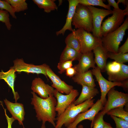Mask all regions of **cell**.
Masks as SVG:
<instances>
[{
	"label": "cell",
	"instance_id": "obj_34",
	"mask_svg": "<svg viewBox=\"0 0 128 128\" xmlns=\"http://www.w3.org/2000/svg\"><path fill=\"white\" fill-rule=\"evenodd\" d=\"M72 60L67 61L63 62H59L58 64L57 67L59 71L58 72L61 74L65 71L68 69L72 67L73 65Z\"/></svg>",
	"mask_w": 128,
	"mask_h": 128
},
{
	"label": "cell",
	"instance_id": "obj_27",
	"mask_svg": "<svg viewBox=\"0 0 128 128\" xmlns=\"http://www.w3.org/2000/svg\"><path fill=\"white\" fill-rule=\"evenodd\" d=\"M121 63L115 61L108 63L106 65V71L108 75V78L117 74L121 70Z\"/></svg>",
	"mask_w": 128,
	"mask_h": 128
},
{
	"label": "cell",
	"instance_id": "obj_32",
	"mask_svg": "<svg viewBox=\"0 0 128 128\" xmlns=\"http://www.w3.org/2000/svg\"><path fill=\"white\" fill-rule=\"evenodd\" d=\"M104 116L101 112L97 114L93 121L92 128H103L105 122L103 119Z\"/></svg>",
	"mask_w": 128,
	"mask_h": 128
},
{
	"label": "cell",
	"instance_id": "obj_25",
	"mask_svg": "<svg viewBox=\"0 0 128 128\" xmlns=\"http://www.w3.org/2000/svg\"><path fill=\"white\" fill-rule=\"evenodd\" d=\"M65 42L66 45V46L70 47L81 53V46L80 43L76 37L74 31L72 32L66 37L65 39Z\"/></svg>",
	"mask_w": 128,
	"mask_h": 128
},
{
	"label": "cell",
	"instance_id": "obj_24",
	"mask_svg": "<svg viewBox=\"0 0 128 128\" xmlns=\"http://www.w3.org/2000/svg\"><path fill=\"white\" fill-rule=\"evenodd\" d=\"M108 79L111 82H120L128 79V66L121 63L120 71L116 74Z\"/></svg>",
	"mask_w": 128,
	"mask_h": 128
},
{
	"label": "cell",
	"instance_id": "obj_43",
	"mask_svg": "<svg viewBox=\"0 0 128 128\" xmlns=\"http://www.w3.org/2000/svg\"><path fill=\"white\" fill-rule=\"evenodd\" d=\"M23 128H25L24 126H23ZM41 128H46L45 125V124L42 123Z\"/></svg>",
	"mask_w": 128,
	"mask_h": 128
},
{
	"label": "cell",
	"instance_id": "obj_28",
	"mask_svg": "<svg viewBox=\"0 0 128 128\" xmlns=\"http://www.w3.org/2000/svg\"><path fill=\"white\" fill-rule=\"evenodd\" d=\"M106 114L108 115L122 118L128 121V112L123 107H118L112 109Z\"/></svg>",
	"mask_w": 128,
	"mask_h": 128
},
{
	"label": "cell",
	"instance_id": "obj_41",
	"mask_svg": "<svg viewBox=\"0 0 128 128\" xmlns=\"http://www.w3.org/2000/svg\"><path fill=\"white\" fill-rule=\"evenodd\" d=\"M103 128H113L110 124L105 121L104 127Z\"/></svg>",
	"mask_w": 128,
	"mask_h": 128
},
{
	"label": "cell",
	"instance_id": "obj_1",
	"mask_svg": "<svg viewBox=\"0 0 128 128\" xmlns=\"http://www.w3.org/2000/svg\"><path fill=\"white\" fill-rule=\"evenodd\" d=\"M31 93L33 97L31 98V104L33 106L37 119L39 121H42L43 124L48 122L55 127L56 115L55 107L57 103L56 98L53 95H51L47 98L42 99L33 91Z\"/></svg>",
	"mask_w": 128,
	"mask_h": 128
},
{
	"label": "cell",
	"instance_id": "obj_3",
	"mask_svg": "<svg viewBox=\"0 0 128 128\" xmlns=\"http://www.w3.org/2000/svg\"><path fill=\"white\" fill-rule=\"evenodd\" d=\"M128 29V17L127 16L123 23L118 29L101 38L103 46L108 52L117 53L119 46Z\"/></svg>",
	"mask_w": 128,
	"mask_h": 128
},
{
	"label": "cell",
	"instance_id": "obj_22",
	"mask_svg": "<svg viewBox=\"0 0 128 128\" xmlns=\"http://www.w3.org/2000/svg\"><path fill=\"white\" fill-rule=\"evenodd\" d=\"M82 54L75 50L66 46L60 55L59 62L69 60L78 61Z\"/></svg>",
	"mask_w": 128,
	"mask_h": 128
},
{
	"label": "cell",
	"instance_id": "obj_7",
	"mask_svg": "<svg viewBox=\"0 0 128 128\" xmlns=\"http://www.w3.org/2000/svg\"><path fill=\"white\" fill-rule=\"evenodd\" d=\"M107 94L108 99L101 111L104 115L112 109L118 107H128V94L116 90L114 87L109 90Z\"/></svg>",
	"mask_w": 128,
	"mask_h": 128
},
{
	"label": "cell",
	"instance_id": "obj_14",
	"mask_svg": "<svg viewBox=\"0 0 128 128\" xmlns=\"http://www.w3.org/2000/svg\"><path fill=\"white\" fill-rule=\"evenodd\" d=\"M31 89L41 98L46 99L53 95L55 89L51 86L46 84L40 78H35L32 82Z\"/></svg>",
	"mask_w": 128,
	"mask_h": 128
},
{
	"label": "cell",
	"instance_id": "obj_42",
	"mask_svg": "<svg viewBox=\"0 0 128 128\" xmlns=\"http://www.w3.org/2000/svg\"><path fill=\"white\" fill-rule=\"evenodd\" d=\"M126 7L125 9L123 10L124 12L125 15L128 16V3L126 5Z\"/></svg>",
	"mask_w": 128,
	"mask_h": 128
},
{
	"label": "cell",
	"instance_id": "obj_29",
	"mask_svg": "<svg viewBox=\"0 0 128 128\" xmlns=\"http://www.w3.org/2000/svg\"><path fill=\"white\" fill-rule=\"evenodd\" d=\"M78 4L86 6H98L111 10V7L108 4L106 5L102 0H78Z\"/></svg>",
	"mask_w": 128,
	"mask_h": 128
},
{
	"label": "cell",
	"instance_id": "obj_23",
	"mask_svg": "<svg viewBox=\"0 0 128 128\" xmlns=\"http://www.w3.org/2000/svg\"><path fill=\"white\" fill-rule=\"evenodd\" d=\"M34 3L40 9H43L44 11L49 13L52 11L57 10L58 7L54 0H33Z\"/></svg>",
	"mask_w": 128,
	"mask_h": 128
},
{
	"label": "cell",
	"instance_id": "obj_44",
	"mask_svg": "<svg viewBox=\"0 0 128 128\" xmlns=\"http://www.w3.org/2000/svg\"><path fill=\"white\" fill-rule=\"evenodd\" d=\"M78 128H84V127H83V126L82 125V124H80L78 126Z\"/></svg>",
	"mask_w": 128,
	"mask_h": 128
},
{
	"label": "cell",
	"instance_id": "obj_18",
	"mask_svg": "<svg viewBox=\"0 0 128 128\" xmlns=\"http://www.w3.org/2000/svg\"><path fill=\"white\" fill-rule=\"evenodd\" d=\"M92 51L95 55L94 60L97 66L99 68L101 72H105L107 60L108 58V52L102 45L96 47Z\"/></svg>",
	"mask_w": 128,
	"mask_h": 128
},
{
	"label": "cell",
	"instance_id": "obj_4",
	"mask_svg": "<svg viewBox=\"0 0 128 128\" xmlns=\"http://www.w3.org/2000/svg\"><path fill=\"white\" fill-rule=\"evenodd\" d=\"M72 24L76 29H82L88 32H92L93 25L92 16L87 6L78 4Z\"/></svg>",
	"mask_w": 128,
	"mask_h": 128
},
{
	"label": "cell",
	"instance_id": "obj_13",
	"mask_svg": "<svg viewBox=\"0 0 128 128\" xmlns=\"http://www.w3.org/2000/svg\"><path fill=\"white\" fill-rule=\"evenodd\" d=\"M46 72L47 77L52 82L51 86L59 92L68 94L74 89L73 86L67 84L62 80L48 65L46 68Z\"/></svg>",
	"mask_w": 128,
	"mask_h": 128
},
{
	"label": "cell",
	"instance_id": "obj_10",
	"mask_svg": "<svg viewBox=\"0 0 128 128\" xmlns=\"http://www.w3.org/2000/svg\"><path fill=\"white\" fill-rule=\"evenodd\" d=\"M79 95L78 90L76 89H73L69 94L66 95H63L55 89L53 95L57 101L55 109L57 117L62 114L70 105L74 102Z\"/></svg>",
	"mask_w": 128,
	"mask_h": 128
},
{
	"label": "cell",
	"instance_id": "obj_19",
	"mask_svg": "<svg viewBox=\"0 0 128 128\" xmlns=\"http://www.w3.org/2000/svg\"><path fill=\"white\" fill-rule=\"evenodd\" d=\"M14 69L11 67L8 71L4 72L2 70L0 72V79H3L11 88L14 95V98L17 102L19 98L18 93L15 91L14 89V83L16 75Z\"/></svg>",
	"mask_w": 128,
	"mask_h": 128
},
{
	"label": "cell",
	"instance_id": "obj_26",
	"mask_svg": "<svg viewBox=\"0 0 128 128\" xmlns=\"http://www.w3.org/2000/svg\"><path fill=\"white\" fill-rule=\"evenodd\" d=\"M13 8L15 12H19L28 9L25 0H6Z\"/></svg>",
	"mask_w": 128,
	"mask_h": 128
},
{
	"label": "cell",
	"instance_id": "obj_21",
	"mask_svg": "<svg viewBox=\"0 0 128 128\" xmlns=\"http://www.w3.org/2000/svg\"><path fill=\"white\" fill-rule=\"evenodd\" d=\"M91 70L82 73H76L72 78L73 81L81 85H85L95 87L96 86Z\"/></svg>",
	"mask_w": 128,
	"mask_h": 128
},
{
	"label": "cell",
	"instance_id": "obj_12",
	"mask_svg": "<svg viewBox=\"0 0 128 128\" xmlns=\"http://www.w3.org/2000/svg\"><path fill=\"white\" fill-rule=\"evenodd\" d=\"M103 106L100 99H98L89 109L79 114L73 122L66 128H77L78 125L85 120H88L91 121V128H92V123L95 117L102 110Z\"/></svg>",
	"mask_w": 128,
	"mask_h": 128
},
{
	"label": "cell",
	"instance_id": "obj_38",
	"mask_svg": "<svg viewBox=\"0 0 128 128\" xmlns=\"http://www.w3.org/2000/svg\"><path fill=\"white\" fill-rule=\"evenodd\" d=\"M66 75L72 78L77 73L74 67L69 68L65 71Z\"/></svg>",
	"mask_w": 128,
	"mask_h": 128
},
{
	"label": "cell",
	"instance_id": "obj_40",
	"mask_svg": "<svg viewBox=\"0 0 128 128\" xmlns=\"http://www.w3.org/2000/svg\"><path fill=\"white\" fill-rule=\"evenodd\" d=\"M117 3L118 4L119 3H122L125 6L126 4L128 3V0H118Z\"/></svg>",
	"mask_w": 128,
	"mask_h": 128
},
{
	"label": "cell",
	"instance_id": "obj_5",
	"mask_svg": "<svg viewBox=\"0 0 128 128\" xmlns=\"http://www.w3.org/2000/svg\"><path fill=\"white\" fill-rule=\"evenodd\" d=\"M93 75L95 77L100 88L101 95L100 100L104 106L107 101L106 95L109 90L115 86L121 87L127 90L128 89V79L122 82H111L105 78L99 68L97 66L91 70Z\"/></svg>",
	"mask_w": 128,
	"mask_h": 128
},
{
	"label": "cell",
	"instance_id": "obj_6",
	"mask_svg": "<svg viewBox=\"0 0 128 128\" xmlns=\"http://www.w3.org/2000/svg\"><path fill=\"white\" fill-rule=\"evenodd\" d=\"M74 32L80 43L82 54L92 51L96 47L102 45L101 38L96 37L90 32L82 29L74 30Z\"/></svg>",
	"mask_w": 128,
	"mask_h": 128
},
{
	"label": "cell",
	"instance_id": "obj_2",
	"mask_svg": "<svg viewBox=\"0 0 128 128\" xmlns=\"http://www.w3.org/2000/svg\"><path fill=\"white\" fill-rule=\"evenodd\" d=\"M94 99L86 101L82 104L75 105L73 103L70 105L64 112L56 118L57 121L55 128H61L63 125L69 126L80 113L85 112L94 104Z\"/></svg>",
	"mask_w": 128,
	"mask_h": 128
},
{
	"label": "cell",
	"instance_id": "obj_35",
	"mask_svg": "<svg viewBox=\"0 0 128 128\" xmlns=\"http://www.w3.org/2000/svg\"><path fill=\"white\" fill-rule=\"evenodd\" d=\"M110 117L114 121L116 124L115 128H128V121L123 119L113 116Z\"/></svg>",
	"mask_w": 128,
	"mask_h": 128
},
{
	"label": "cell",
	"instance_id": "obj_33",
	"mask_svg": "<svg viewBox=\"0 0 128 128\" xmlns=\"http://www.w3.org/2000/svg\"><path fill=\"white\" fill-rule=\"evenodd\" d=\"M0 9L8 11L12 17L16 19L17 17L13 8L9 3L5 0H0Z\"/></svg>",
	"mask_w": 128,
	"mask_h": 128
},
{
	"label": "cell",
	"instance_id": "obj_11",
	"mask_svg": "<svg viewBox=\"0 0 128 128\" xmlns=\"http://www.w3.org/2000/svg\"><path fill=\"white\" fill-rule=\"evenodd\" d=\"M14 65L12 67L16 72L20 73L24 72L29 73L42 74L47 78L46 69L48 65L44 64L39 65L25 63L23 59H17L13 61Z\"/></svg>",
	"mask_w": 128,
	"mask_h": 128
},
{
	"label": "cell",
	"instance_id": "obj_39",
	"mask_svg": "<svg viewBox=\"0 0 128 128\" xmlns=\"http://www.w3.org/2000/svg\"><path fill=\"white\" fill-rule=\"evenodd\" d=\"M108 5L110 6H112L114 9H119V8L118 4L114 0H107Z\"/></svg>",
	"mask_w": 128,
	"mask_h": 128
},
{
	"label": "cell",
	"instance_id": "obj_36",
	"mask_svg": "<svg viewBox=\"0 0 128 128\" xmlns=\"http://www.w3.org/2000/svg\"><path fill=\"white\" fill-rule=\"evenodd\" d=\"M128 37L124 44L120 47H119L117 53L123 54L128 53Z\"/></svg>",
	"mask_w": 128,
	"mask_h": 128
},
{
	"label": "cell",
	"instance_id": "obj_9",
	"mask_svg": "<svg viewBox=\"0 0 128 128\" xmlns=\"http://www.w3.org/2000/svg\"><path fill=\"white\" fill-rule=\"evenodd\" d=\"M87 6L89 9L92 16V34L96 37L101 38L100 33L102 21L106 16L112 14L113 11L98 8L92 6Z\"/></svg>",
	"mask_w": 128,
	"mask_h": 128
},
{
	"label": "cell",
	"instance_id": "obj_31",
	"mask_svg": "<svg viewBox=\"0 0 128 128\" xmlns=\"http://www.w3.org/2000/svg\"><path fill=\"white\" fill-rule=\"evenodd\" d=\"M0 21L5 23L8 30H10L12 25L10 22L9 14L8 11L0 9Z\"/></svg>",
	"mask_w": 128,
	"mask_h": 128
},
{
	"label": "cell",
	"instance_id": "obj_30",
	"mask_svg": "<svg viewBox=\"0 0 128 128\" xmlns=\"http://www.w3.org/2000/svg\"><path fill=\"white\" fill-rule=\"evenodd\" d=\"M108 58L114 59L115 61L120 63L123 64L128 62V53H114L108 52Z\"/></svg>",
	"mask_w": 128,
	"mask_h": 128
},
{
	"label": "cell",
	"instance_id": "obj_17",
	"mask_svg": "<svg viewBox=\"0 0 128 128\" xmlns=\"http://www.w3.org/2000/svg\"><path fill=\"white\" fill-rule=\"evenodd\" d=\"M68 1L69 3V8L65 23L61 29L56 32V34L57 36L60 34L64 35L66 31L67 30L72 32L74 30L72 27V21L76 7L79 3L78 1V0H68Z\"/></svg>",
	"mask_w": 128,
	"mask_h": 128
},
{
	"label": "cell",
	"instance_id": "obj_37",
	"mask_svg": "<svg viewBox=\"0 0 128 128\" xmlns=\"http://www.w3.org/2000/svg\"><path fill=\"white\" fill-rule=\"evenodd\" d=\"M0 102L1 103V104L3 107L5 115L8 123L7 128H12V124L13 122L15 120L12 117H9L6 113V109L4 108V107H3L2 103L1 101H0Z\"/></svg>",
	"mask_w": 128,
	"mask_h": 128
},
{
	"label": "cell",
	"instance_id": "obj_16",
	"mask_svg": "<svg viewBox=\"0 0 128 128\" xmlns=\"http://www.w3.org/2000/svg\"><path fill=\"white\" fill-rule=\"evenodd\" d=\"M7 110L11 114L12 117L17 120L19 125L23 126V122L24 118L25 112L23 105L22 103H13L5 99L4 100Z\"/></svg>",
	"mask_w": 128,
	"mask_h": 128
},
{
	"label": "cell",
	"instance_id": "obj_20",
	"mask_svg": "<svg viewBox=\"0 0 128 128\" xmlns=\"http://www.w3.org/2000/svg\"><path fill=\"white\" fill-rule=\"evenodd\" d=\"M81 86L82 89L81 93L78 98L73 103L75 105L80 104L86 101L93 99L99 93L96 88L85 85Z\"/></svg>",
	"mask_w": 128,
	"mask_h": 128
},
{
	"label": "cell",
	"instance_id": "obj_15",
	"mask_svg": "<svg viewBox=\"0 0 128 128\" xmlns=\"http://www.w3.org/2000/svg\"><path fill=\"white\" fill-rule=\"evenodd\" d=\"M94 54L92 51L82 54L78 60V63L73 67L77 73H84L88 70L90 68L93 69L96 67Z\"/></svg>",
	"mask_w": 128,
	"mask_h": 128
},
{
	"label": "cell",
	"instance_id": "obj_8",
	"mask_svg": "<svg viewBox=\"0 0 128 128\" xmlns=\"http://www.w3.org/2000/svg\"><path fill=\"white\" fill-rule=\"evenodd\" d=\"M113 11L112 15L103 23L101 30V38L117 29L124 21L123 10L114 9Z\"/></svg>",
	"mask_w": 128,
	"mask_h": 128
}]
</instances>
